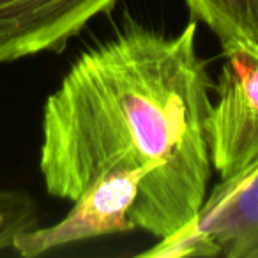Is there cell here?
<instances>
[{
	"label": "cell",
	"mask_w": 258,
	"mask_h": 258,
	"mask_svg": "<svg viewBox=\"0 0 258 258\" xmlns=\"http://www.w3.org/2000/svg\"><path fill=\"white\" fill-rule=\"evenodd\" d=\"M209 115V152L219 182H232L258 166V53L239 44L223 48Z\"/></svg>",
	"instance_id": "2"
},
{
	"label": "cell",
	"mask_w": 258,
	"mask_h": 258,
	"mask_svg": "<svg viewBox=\"0 0 258 258\" xmlns=\"http://www.w3.org/2000/svg\"><path fill=\"white\" fill-rule=\"evenodd\" d=\"M142 256H159V258H175V256H219V249L204 232L197 226V223L184 226L182 230L159 239L152 249L140 253Z\"/></svg>",
	"instance_id": "8"
},
{
	"label": "cell",
	"mask_w": 258,
	"mask_h": 258,
	"mask_svg": "<svg viewBox=\"0 0 258 258\" xmlns=\"http://www.w3.org/2000/svg\"><path fill=\"white\" fill-rule=\"evenodd\" d=\"M186 4L223 48L239 44L258 53V0H186Z\"/></svg>",
	"instance_id": "6"
},
{
	"label": "cell",
	"mask_w": 258,
	"mask_h": 258,
	"mask_svg": "<svg viewBox=\"0 0 258 258\" xmlns=\"http://www.w3.org/2000/svg\"><path fill=\"white\" fill-rule=\"evenodd\" d=\"M211 89L197 20L172 37L129 23L83 51L44 104L46 191L75 204L110 173L154 168L127 214L131 225L158 239L191 225L212 173Z\"/></svg>",
	"instance_id": "1"
},
{
	"label": "cell",
	"mask_w": 258,
	"mask_h": 258,
	"mask_svg": "<svg viewBox=\"0 0 258 258\" xmlns=\"http://www.w3.org/2000/svg\"><path fill=\"white\" fill-rule=\"evenodd\" d=\"M118 0H0V64L60 51Z\"/></svg>",
	"instance_id": "4"
},
{
	"label": "cell",
	"mask_w": 258,
	"mask_h": 258,
	"mask_svg": "<svg viewBox=\"0 0 258 258\" xmlns=\"http://www.w3.org/2000/svg\"><path fill=\"white\" fill-rule=\"evenodd\" d=\"M39 228L37 205L25 191L0 189V251L13 247L20 235Z\"/></svg>",
	"instance_id": "7"
},
{
	"label": "cell",
	"mask_w": 258,
	"mask_h": 258,
	"mask_svg": "<svg viewBox=\"0 0 258 258\" xmlns=\"http://www.w3.org/2000/svg\"><path fill=\"white\" fill-rule=\"evenodd\" d=\"M197 226L228 258H258V166L207 195Z\"/></svg>",
	"instance_id": "5"
},
{
	"label": "cell",
	"mask_w": 258,
	"mask_h": 258,
	"mask_svg": "<svg viewBox=\"0 0 258 258\" xmlns=\"http://www.w3.org/2000/svg\"><path fill=\"white\" fill-rule=\"evenodd\" d=\"M152 173L154 168H135L103 177L75 202L73 211L60 223L23 233L13 249L32 258L92 237L133 232L135 226L127 214L138 197L142 180H147Z\"/></svg>",
	"instance_id": "3"
}]
</instances>
